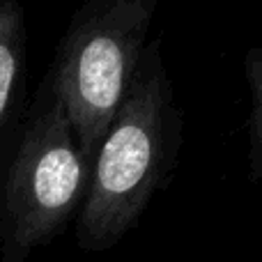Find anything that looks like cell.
Instances as JSON below:
<instances>
[{
    "mask_svg": "<svg viewBox=\"0 0 262 262\" xmlns=\"http://www.w3.org/2000/svg\"><path fill=\"white\" fill-rule=\"evenodd\" d=\"M26 67V18L14 0H0V140L21 95Z\"/></svg>",
    "mask_w": 262,
    "mask_h": 262,
    "instance_id": "277c9868",
    "label": "cell"
},
{
    "mask_svg": "<svg viewBox=\"0 0 262 262\" xmlns=\"http://www.w3.org/2000/svg\"><path fill=\"white\" fill-rule=\"evenodd\" d=\"M244 72L251 95L249 113V166L253 180L262 182V46L249 49L244 55Z\"/></svg>",
    "mask_w": 262,
    "mask_h": 262,
    "instance_id": "5b68a950",
    "label": "cell"
},
{
    "mask_svg": "<svg viewBox=\"0 0 262 262\" xmlns=\"http://www.w3.org/2000/svg\"><path fill=\"white\" fill-rule=\"evenodd\" d=\"M154 9V0H92L72 18L60 41L51 85L90 168L129 95Z\"/></svg>",
    "mask_w": 262,
    "mask_h": 262,
    "instance_id": "7a4b0ae2",
    "label": "cell"
},
{
    "mask_svg": "<svg viewBox=\"0 0 262 262\" xmlns=\"http://www.w3.org/2000/svg\"><path fill=\"white\" fill-rule=\"evenodd\" d=\"M177 145L180 115L159 41H152L92 161L76 223L83 249H111L138 223L175 166Z\"/></svg>",
    "mask_w": 262,
    "mask_h": 262,
    "instance_id": "6da1fadb",
    "label": "cell"
},
{
    "mask_svg": "<svg viewBox=\"0 0 262 262\" xmlns=\"http://www.w3.org/2000/svg\"><path fill=\"white\" fill-rule=\"evenodd\" d=\"M90 163L49 83L0 186L3 262H23L55 237L85 198Z\"/></svg>",
    "mask_w": 262,
    "mask_h": 262,
    "instance_id": "3957f363",
    "label": "cell"
}]
</instances>
